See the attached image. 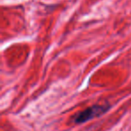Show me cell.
I'll return each mask as SVG.
<instances>
[{
	"instance_id": "6da1fadb",
	"label": "cell",
	"mask_w": 131,
	"mask_h": 131,
	"mask_svg": "<svg viewBox=\"0 0 131 131\" xmlns=\"http://www.w3.org/2000/svg\"><path fill=\"white\" fill-rule=\"evenodd\" d=\"M109 108L110 106L107 105V104H105V105H93L79 113L75 118V122L77 124H81L88 121V120L92 119L93 118L100 117L101 115L105 113L109 110Z\"/></svg>"
}]
</instances>
